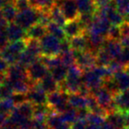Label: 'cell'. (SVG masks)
<instances>
[{
	"label": "cell",
	"mask_w": 129,
	"mask_h": 129,
	"mask_svg": "<svg viewBox=\"0 0 129 129\" xmlns=\"http://www.w3.org/2000/svg\"><path fill=\"white\" fill-rule=\"evenodd\" d=\"M69 40H70L71 48L74 51H85V50H88V37H87V36L85 34L75 36V37H73Z\"/></svg>",
	"instance_id": "obj_18"
},
{
	"label": "cell",
	"mask_w": 129,
	"mask_h": 129,
	"mask_svg": "<svg viewBox=\"0 0 129 129\" xmlns=\"http://www.w3.org/2000/svg\"><path fill=\"white\" fill-rule=\"evenodd\" d=\"M86 120L88 121V124L90 125H101L105 122L106 118L103 115H100L98 113H95V112H91L89 111L86 118Z\"/></svg>",
	"instance_id": "obj_33"
},
{
	"label": "cell",
	"mask_w": 129,
	"mask_h": 129,
	"mask_svg": "<svg viewBox=\"0 0 129 129\" xmlns=\"http://www.w3.org/2000/svg\"><path fill=\"white\" fill-rule=\"evenodd\" d=\"M124 118H125V126H129V111L124 113Z\"/></svg>",
	"instance_id": "obj_48"
},
{
	"label": "cell",
	"mask_w": 129,
	"mask_h": 129,
	"mask_svg": "<svg viewBox=\"0 0 129 129\" xmlns=\"http://www.w3.org/2000/svg\"><path fill=\"white\" fill-rule=\"evenodd\" d=\"M86 129H101V126L99 125H90L88 124V126H87Z\"/></svg>",
	"instance_id": "obj_49"
},
{
	"label": "cell",
	"mask_w": 129,
	"mask_h": 129,
	"mask_svg": "<svg viewBox=\"0 0 129 129\" xmlns=\"http://www.w3.org/2000/svg\"><path fill=\"white\" fill-rule=\"evenodd\" d=\"M39 83L47 94L52 93V92L57 91L60 89V84L54 79L50 72L41 80Z\"/></svg>",
	"instance_id": "obj_16"
},
{
	"label": "cell",
	"mask_w": 129,
	"mask_h": 129,
	"mask_svg": "<svg viewBox=\"0 0 129 129\" xmlns=\"http://www.w3.org/2000/svg\"><path fill=\"white\" fill-rule=\"evenodd\" d=\"M42 48V56L53 57L58 56L61 53V41L50 34H46L40 39Z\"/></svg>",
	"instance_id": "obj_3"
},
{
	"label": "cell",
	"mask_w": 129,
	"mask_h": 129,
	"mask_svg": "<svg viewBox=\"0 0 129 129\" xmlns=\"http://www.w3.org/2000/svg\"><path fill=\"white\" fill-rule=\"evenodd\" d=\"M8 1H11V0H0V10L4 7V6L8 2Z\"/></svg>",
	"instance_id": "obj_50"
},
{
	"label": "cell",
	"mask_w": 129,
	"mask_h": 129,
	"mask_svg": "<svg viewBox=\"0 0 129 129\" xmlns=\"http://www.w3.org/2000/svg\"><path fill=\"white\" fill-rule=\"evenodd\" d=\"M74 54H75V64L82 71H88L90 69H93L96 66L95 55L90 50L74 51Z\"/></svg>",
	"instance_id": "obj_5"
},
{
	"label": "cell",
	"mask_w": 129,
	"mask_h": 129,
	"mask_svg": "<svg viewBox=\"0 0 129 129\" xmlns=\"http://www.w3.org/2000/svg\"><path fill=\"white\" fill-rule=\"evenodd\" d=\"M106 121L111 123L118 129H122L125 126L124 113L119 111H115L108 113L106 116Z\"/></svg>",
	"instance_id": "obj_20"
},
{
	"label": "cell",
	"mask_w": 129,
	"mask_h": 129,
	"mask_svg": "<svg viewBox=\"0 0 129 129\" xmlns=\"http://www.w3.org/2000/svg\"><path fill=\"white\" fill-rule=\"evenodd\" d=\"M57 5L67 20H77L80 17V13L75 0H64Z\"/></svg>",
	"instance_id": "obj_10"
},
{
	"label": "cell",
	"mask_w": 129,
	"mask_h": 129,
	"mask_svg": "<svg viewBox=\"0 0 129 129\" xmlns=\"http://www.w3.org/2000/svg\"><path fill=\"white\" fill-rule=\"evenodd\" d=\"M45 122H46L47 125H48L50 129H54L64 123L62 118H61V115L54 111H52L48 115Z\"/></svg>",
	"instance_id": "obj_27"
},
{
	"label": "cell",
	"mask_w": 129,
	"mask_h": 129,
	"mask_svg": "<svg viewBox=\"0 0 129 129\" xmlns=\"http://www.w3.org/2000/svg\"><path fill=\"white\" fill-rule=\"evenodd\" d=\"M5 79H6V74H0V87L2 85L3 81H5Z\"/></svg>",
	"instance_id": "obj_52"
},
{
	"label": "cell",
	"mask_w": 129,
	"mask_h": 129,
	"mask_svg": "<svg viewBox=\"0 0 129 129\" xmlns=\"http://www.w3.org/2000/svg\"><path fill=\"white\" fill-rule=\"evenodd\" d=\"M112 79L116 83L119 92L129 89V72L126 68L113 74Z\"/></svg>",
	"instance_id": "obj_14"
},
{
	"label": "cell",
	"mask_w": 129,
	"mask_h": 129,
	"mask_svg": "<svg viewBox=\"0 0 129 129\" xmlns=\"http://www.w3.org/2000/svg\"><path fill=\"white\" fill-rule=\"evenodd\" d=\"M38 59H39V57H37L36 56H35L34 54H32L31 52H29L28 50H25L21 54H20V57H19L18 63L27 68V67H29L31 64H33L34 62H36V61L38 60Z\"/></svg>",
	"instance_id": "obj_28"
},
{
	"label": "cell",
	"mask_w": 129,
	"mask_h": 129,
	"mask_svg": "<svg viewBox=\"0 0 129 129\" xmlns=\"http://www.w3.org/2000/svg\"><path fill=\"white\" fill-rule=\"evenodd\" d=\"M80 14L92 13L95 14L97 12V6L95 0H75Z\"/></svg>",
	"instance_id": "obj_17"
},
{
	"label": "cell",
	"mask_w": 129,
	"mask_h": 129,
	"mask_svg": "<svg viewBox=\"0 0 129 129\" xmlns=\"http://www.w3.org/2000/svg\"><path fill=\"white\" fill-rule=\"evenodd\" d=\"M12 99L15 103V104L18 105V104H20L23 102H25V101H27V96H26V94L14 93L12 95Z\"/></svg>",
	"instance_id": "obj_41"
},
{
	"label": "cell",
	"mask_w": 129,
	"mask_h": 129,
	"mask_svg": "<svg viewBox=\"0 0 129 129\" xmlns=\"http://www.w3.org/2000/svg\"><path fill=\"white\" fill-rule=\"evenodd\" d=\"M69 104L76 110L87 108V96L80 93L69 94Z\"/></svg>",
	"instance_id": "obj_21"
},
{
	"label": "cell",
	"mask_w": 129,
	"mask_h": 129,
	"mask_svg": "<svg viewBox=\"0 0 129 129\" xmlns=\"http://www.w3.org/2000/svg\"><path fill=\"white\" fill-rule=\"evenodd\" d=\"M26 42H27L26 50H28L29 52H31L32 54H34L35 56H36V57L40 58L42 57V48L41 44H40V40L27 38Z\"/></svg>",
	"instance_id": "obj_26"
},
{
	"label": "cell",
	"mask_w": 129,
	"mask_h": 129,
	"mask_svg": "<svg viewBox=\"0 0 129 129\" xmlns=\"http://www.w3.org/2000/svg\"><path fill=\"white\" fill-rule=\"evenodd\" d=\"M118 60L126 67V66L129 64V47L123 48L122 53L120 54V56L118 58Z\"/></svg>",
	"instance_id": "obj_39"
},
{
	"label": "cell",
	"mask_w": 129,
	"mask_h": 129,
	"mask_svg": "<svg viewBox=\"0 0 129 129\" xmlns=\"http://www.w3.org/2000/svg\"><path fill=\"white\" fill-rule=\"evenodd\" d=\"M108 39H112V40H118L119 41L121 38V30H120V27L118 26H113L110 27L109 32L107 34Z\"/></svg>",
	"instance_id": "obj_36"
},
{
	"label": "cell",
	"mask_w": 129,
	"mask_h": 129,
	"mask_svg": "<svg viewBox=\"0 0 129 129\" xmlns=\"http://www.w3.org/2000/svg\"><path fill=\"white\" fill-rule=\"evenodd\" d=\"M15 107H16V104L13 102L12 97L0 98V112H3L9 116V114L14 110Z\"/></svg>",
	"instance_id": "obj_30"
},
{
	"label": "cell",
	"mask_w": 129,
	"mask_h": 129,
	"mask_svg": "<svg viewBox=\"0 0 129 129\" xmlns=\"http://www.w3.org/2000/svg\"><path fill=\"white\" fill-rule=\"evenodd\" d=\"M8 24H9V22L5 18L4 14L2 13V10H0V30L1 29H6Z\"/></svg>",
	"instance_id": "obj_44"
},
{
	"label": "cell",
	"mask_w": 129,
	"mask_h": 129,
	"mask_svg": "<svg viewBox=\"0 0 129 129\" xmlns=\"http://www.w3.org/2000/svg\"><path fill=\"white\" fill-rule=\"evenodd\" d=\"M63 28H64L66 36L68 39L81 36V35H83L85 33L84 28L82 27L81 24L80 23L78 19L74 20H67V23L64 24V26L63 27Z\"/></svg>",
	"instance_id": "obj_12"
},
{
	"label": "cell",
	"mask_w": 129,
	"mask_h": 129,
	"mask_svg": "<svg viewBox=\"0 0 129 129\" xmlns=\"http://www.w3.org/2000/svg\"><path fill=\"white\" fill-rule=\"evenodd\" d=\"M50 19H51V21L55 22V23H57V25L61 26V27H64V24L67 23V21L57 4H55L50 8Z\"/></svg>",
	"instance_id": "obj_22"
},
{
	"label": "cell",
	"mask_w": 129,
	"mask_h": 129,
	"mask_svg": "<svg viewBox=\"0 0 129 129\" xmlns=\"http://www.w3.org/2000/svg\"><path fill=\"white\" fill-rule=\"evenodd\" d=\"M113 59H118L123 50V46L118 40H112L106 38L102 47Z\"/></svg>",
	"instance_id": "obj_13"
},
{
	"label": "cell",
	"mask_w": 129,
	"mask_h": 129,
	"mask_svg": "<svg viewBox=\"0 0 129 129\" xmlns=\"http://www.w3.org/2000/svg\"><path fill=\"white\" fill-rule=\"evenodd\" d=\"M60 57L63 64H64L67 67H70L75 64V54L73 50L61 53Z\"/></svg>",
	"instance_id": "obj_34"
},
{
	"label": "cell",
	"mask_w": 129,
	"mask_h": 129,
	"mask_svg": "<svg viewBox=\"0 0 129 129\" xmlns=\"http://www.w3.org/2000/svg\"><path fill=\"white\" fill-rule=\"evenodd\" d=\"M46 34H48L47 27L41 23H36L27 30V37L40 40Z\"/></svg>",
	"instance_id": "obj_19"
},
{
	"label": "cell",
	"mask_w": 129,
	"mask_h": 129,
	"mask_svg": "<svg viewBox=\"0 0 129 129\" xmlns=\"http://www.w3.org/2000/svg\"><path fill=\"white\" fill-rule=\"evenodd\" d=\"M11 1H13V0H11Z\"/></svg>",
	"instance_id": "obj_57"
},
{
	"label": "cell",
	"mask_w": 129,
	"mask_h": 129,
	"mask_svg": "<svg viewBox=\"0 0 129 129\" xmlns=\"http://www.w3.org/2000/svg\"><path fill=\"white\" fill-rule=\"evenodd\" d=\"M6 32L10 42L27 39V31L15 22H11L6 27Z\"/></svg>",
	"instance_id": "obj_11"
},
{
	"label": "cell",
	"mask_w": 129,
	"mask_h": 129,
	"mask_svg": "<svg viewBox=\"0 0 129 129\" xmlns=\"http://www.w3.org/2000/svg\"><path fill=\"white\" fill-rule=\"evenodd\" d=\"M55 1L56 4H59V3H61L62 1H64V0H54Z\"/></svg>",
	"instance_id": "obj_54"
},
{
	"label": "cell",
	"mask_w": 129,
	"mask_h": 129,
	"mask_svg": "<svg viewBox=\"0 0 129 129\" xmlns=\"http://www.w3.org/2000/svg\"><path fill=\"white\" fill-rule=\"evenodd\" d=\"M2 129H20L19 127H14V126H11V125H4L2 126Z\"/></svg>",
	"instance_id": "obj_51"
},
{
	"label": "cell",
	"mask_w": 129,
	"mask_h": 129,
	"mask_svg": "<svg viewBox=\"0 0 129 129\" xmlns=\"http://www.w3.org/2000/svg\"><path fill=\"white\" fill-rule=\"evenodd\" d=\"M1 10H2V13L4 14L5 18L6 19V20L9 23L14 22L17 14H18V10L15 7L13 1H8Z\"/></svg>",
	"instance_id": "obj_23"
},
{
	"label": "cell",
	"mask_w": 129,
	"mask_h": 129,
	"mask_svg": "<svg viewBox=\"0 0 129 129\" xmlns=\"http://www.w3.org/2000/svg\"><path fill=\"white\" fill-rule=\"evenodd\" d=\"M60 115H61V118H62L63 121H64V123H67V124H69V125L73 124L74 121H76V120L78 119L77 110L73 107H70L66 111L61 113Z\"/></svg>",
	"instance_id": "obj_31"
},
{
	"label": "cell",
	"mask_w": 129,
	"mask_h": 129,
	"mask_svg": "<svg viewBox=\"0 0 129 129\" xmlns=\"http://www.w3.org/2000/svg\"><path fill=\"white\" fill-rule=\"evenodd\" d=\"M47 104L52 111L61 114L71 107L69 104V94L61 89L48 94Z\"/></svg>",
	"instance_id": "obj_2"
},
{
	"label": "cell",
	"mask_w": 129,
	"mask_h": 129,
	"mask_svg": "<svg viewBox=\"0 0 129 129\" xmlns=\"http://www.w3.org/2000/svg\"><path fill=\"white\" fill-rule=\"evenodd\" d=\"M82 82L89 89L90 94L95 92L104 85V80L93 70L90 69L88 71H83Z\"/></svg>",
	"instance_id": "obj_8"
},
{
	"label": "cell",
	"mask_w": 129,
	"mask_h": 129,
	"mask_svg": "<svg viewBox=\"0 0 129 129\" xmlns=\"http://www.w3.org/2000/svg\"><path fill=\"white\" fill-rule=\"evenodd\" d=\"M50 73L51 74V75L53 76V78L59 83L61 84L62 82H64V80L67 79V73H68V67H67L64 64H61L57 67H54V68L50 69Z\"/></svg>",
	"instance_id": "obj_24"
},
{
	"label": "cell",
	"mask_w": 129,
	"mask_h": 129,
	"mask_svg": "<svg viewBox=\"0 0 129 129\" xmlns=\"http://www.w3.org/2000/svg\"><path fill=\"white\" fill-rule=\"evenodd\" d=\"M6 79L10 82H14L18 81H30L27 75V68L19 63L10 64L6 74Z\"/></svg>",
	"instance_id": "obj_9"
},
{
	"label": "cell",
	"mask_w": 129,
	"mask_h": 129,
	"mask_svg": "<svg viewBox=\"0 0 129 129\" xmlns=\"http://www.w3.org/2000/svg\"><path fill=\"white\" fill-rule=\"evenodd\" d=\"M46 27H47V31H48L49 34L56 36V37L58 38L60 41H63V40H64L66 38H67V36H66V33H64L63 27L57 25L55 22H53V21L50 22Z\"/></svg>",
	"instance_id": "obj_25"
},
{
	"label": "cell",
	"mask_w": 129,
	"mask_h": 129,
	"mask_svg": "<svg viewBox=\"0 0 129 129\" xmlns=\"http://www.w3.org/2000/svg\"><path fill=\"white\" fill-rule=\"evenodd\" d=\"M26 96L27 100L31 102L34 105L47 104L48 101V94L42 88L39 82L34 83L32 85L30 90L26 94Z\"/></svg>",
	"instance_id": "obj_7"
},
{
	"label": "cell",
	"mask_w": 129,
	"mask_h": 129,
	"mask_svg": "<svg viewBox=\"0 0 129 129\" xmlns=\"http://www.w3.org/2000/svg\"><path fill=\"white\" fill-rule=\"evenodd\" d=\"M10 40L8 38L6 29H1L0 30V52L2 51L9 44Z\"/></svg>",
	"instance_id": "obj_38"
},
{
	"label": "cell",
	"mask_w": 129,
	"mask_h": 129,
	"mask_svg": "<svg viewBox=\"0 0 129 129\" xmlns=\"http://www.w3.org/2000/svg\"><path fill=\"white\" fill-rule=\"evenodd\" d=\"M26 48H27L26 40L10 42L6 49L0 52V57L4 58L9 64H13L15 63H18L20 54L26 50Z\"/></svg>",
	"instance_id": "obj_1"
},
{
	"label": "cell",
	"mask_w": 129,
	"mask_h": 129,
	"mask_svg": "<svg viewBox=\"0 0 129 129\" xmlns=\"http://www.w3.org/2000/svg\"><path fill=\"white\" fill-rule=\"evenodd\" d=\"M88 123L85 118H78L76 121L72 124V129H86Z\"/></svg>",
	"instance_id": "obj_40"
},
{
	"label": "cell",
	"mask_w": 129,
	"mask_h": 129,
	"mask_svg": "<svg viewBox=\"0 0 129 129\" xmlns=\"http://www.w3.org/2000/svg\"><path fill=\"white\" fill-rule=\"evenodd\" d=\"M38 20H39V9L31 6L28 9L18 12L14 22L27 31L33 25L38 23Z\"/></svg>",
	"instance_id": "obj_4"
},
{
	"label": "cell",
	"mask_w": 129,
	"mask_h": 129,
	"mask_svg": "<svg viewBox=\"0 0 129 129\" xmlns=\"http://www.w3.org/2000/svg\"><path fill=\"white\" fill-rule=\"evenodd\" d=\"M33 129H50L45 121H35Z\"/></svg>",
	"instance_id": "obj_43"
},
{
	"label": "cell",
	"mask_w": 129,
	"mask_h": 129,
	"mask_svg": "<svg viewBox=\"0 0 129 129\" xmlns=\"http://www.w3.org/2000/svg\"><path fill=\"white\" fill-rule=\"evenodd\" d=\"M7 118H8V115L5 114L3 112H0V127H2L6 124Z\"/></svg>",
	"instance_id": "obj_45"
},
{
	"label": "cell",
	"mask_w": 129,
	"mask_h": 129,
	"mask_svg": "<svg viewBox=\"0 0 129 129\" xmlns=\"http://www.w3.org/2000/svg\"><path fill=\"white\" fill-rule=\"evenodd\" d=\"M125 68H126V70H127V71H128V72H129V64H127V66H126V67H125Z\"/></svg>",
	"instance_id": "obj_55"
},
{
	"label": "cell",
	"mask_w": 129,
	"mask_h": 129,
	"mask_svg": "<svg viewBox=\"0 0 129 129\" xmlns=\"http://www.w3.org/2000/svg\"><path fill=\"white\" fill-rule=\"evenodd\" d=\"M96 57V66H103V67H108L110 63L113 60V58L104 50L101 48L95 54Z\"/></svg>",
	"instance_id": "obj_29"
},
{
	"label": "cell",
	"mask_w": 129,
	"mask_h": 129,
	"mask_svg": "<svg viewBox=\"0 0 129 129\" xmlns=\"http://www.w3.org/2000/svg\"><path fill=\"white\" fill-rule=\"evenodd\" d=\"M95 3H97V2H100V1H103V0H95Z\"/></svg>",
	"instance_id": "obj_56"
},
{
	"label": "cell",
	"mask_w": 129,
	"mask_h": 129,
	"mask_svg": "<svg viewBox=\"0 0 129 129\" xmlns=\"http://www.w3.org/2000/svg\"><path fill=\"white\" fill-rule=\"evenodd\" d=\"M27 75H28L29 80L31 82L33 83H37L40 82L41 80L48 74L50 71L49 68L43 64V62L41 59H38L36 62L31 64L29 67H27Z\"/></svg>",
	"instance_id": "obj_6"
},
{
	"label": "cell",
	"mask_w": 129,
	"mask_h": 129,
	"mask_svg": "<svg viewBox=\"0 0 129 129\" xmlns=\"http://www.w3.org/2000/svg\"><path fill=\"white\" fill-rule=\"evenodd\" d=\"M113 100L118 111L123 113L129 111V89L116 94Z\"/></svg>",
	"instance_id": "obj_15"
},
{
	"label": "cell",
	"mask_w": 129,
	"mask_h": 129,
	"mask_svg": "<svg viewBox=\"0 0 129 129\" xmlns=\"http://www.w3.org/2000/svg\"><path fill=\"white\" fill-rule=\"evenodd\" d=\"M13 4H14L15 7L17 8L18 12L24 11V10L28 9L32 6L30 0H13Z\"/></svg>",
	"instance_id": "obj_37"
},
{
	"label": "cell",
	"mask_w": 129,
	"mask_h": 129,
	"mask_svg": "<svg viewBox=\"0 0 129 129\" xmlns=\"http://www.w3.org/2000/svg\"><path fill=\"white\" fill-rule=\"evenodd\" d=\"M125 22H127V23L129 24V14L127 15V16H125Z\"/></svg>",
	"instance_id": "obj_53"
},
{
	"label": "cell",
	"mask_w": 129,
	"mask_h": 129,
	"mask_svg": "<svg viewBox=\"0 0 129 129\" xmlns=\"http://www.w3.org/2000/svg\"><path fill=\"white\" fill-rule=\"evenodd\" d=\"M101 129H118V128H116V127H115L114 125H111V123L105 121L102 125H101Z\"/></svg>",
	"instance_id": "obj_46"
},
{
	"label": "cell",
	"mask_w": 129,
	"mask_h": 129,
	"mask_svg": "<svg viewBox=\"0 0 129 129\" xmlns=\"http://www.w3.org/2000/svg\"><path fill=\"white\" fill-rule=\"evenodd\" d=\"M117 11L124 17L129 14V0H114Z\"/></svg>",
	"instance_id": "obj_35"
},
{
	"label": "cell",
	"mask_w": 129,
	"mask_h": 129,
	"mask_svg": "<svg viewBox=\"0 0 129 129\" xmlns=\"http://www.w3.org/2000/svg\"><path fill=\"white\" fill-rule=\"evenodd\" d=\"M30 2L33 7L45 11H50V8L56 4L54 0H30Z\"/></svg>",
	"instance_id": "obj_32"
},
{
	"label": "cell",
	"mask_w": 129,
	"mask_h": 129,
	"mask_svg": "<svg viewBox=\"0 0 129 129\" xmlns=\"http://www.w3.org/2000/svg\"><path fill=\"white\" fill-rule=\"evenodd\" d=\"M9 67L10 64L4 58L0 57V74H6Z\"/></svg>",
	"instance_id": "obj_42"
},
{
	"label": "cell",
	"mask_w": 129,
	"mask_h": 129,
	"mask_svg": "<svg viewBox=\"0 0 129 129\" xmlns=\"http://www.w3.org/2000/svg\"><path fill=\"white\" fill-rule=\"evenodd\" d=\"M54 129H72V127H71V125H69V124L63 123L62 125H60L59 126L56 127V128H54Z\"/></svg>",
	"instance_id": "obj_47"
}]
</instances>
